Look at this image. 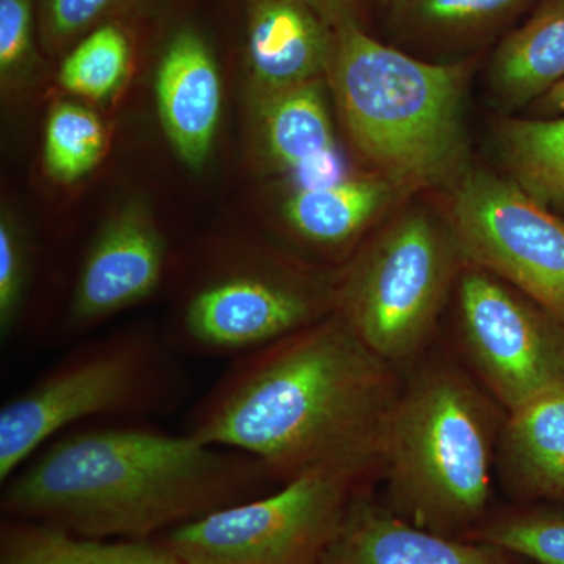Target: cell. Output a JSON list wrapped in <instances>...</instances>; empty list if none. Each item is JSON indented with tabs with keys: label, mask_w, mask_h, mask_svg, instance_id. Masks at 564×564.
I'll return each instance as SVG.
<instances>
[{
	"label": "cell",
	"mask_w": 564,
	"mask_h": 564,
	"mask_svg": "<svg viewBox=\"0 0 564 564\" xmlns=\"http://www.w3.org/2000/svg\"><path fill=\"white\" fill-rule=\"evenodd\" d=\"M381 474L378 466L311 470L278 491L176 527L163 544L225 564H322L352 499Z\"/></svg>",
	"instance_id": "7"
},
{
	"label": "cell",
	"mask_w": 564,
	"mask_h": 564,
	"mask_svg": "<svg viewBox=\"0 0 564 564\" xmlns=\"http://www.w3.org/2000/svg\"><path fill=\"white\" fill-rule=\"evenodd\" d=\"M466 540L499 545L536 564H564V505L514 503L489 514Z\"/></svg>",
	"instance_id": "21"
},
{
	"label": "cell",
	"mask_w": 564,
	"mask_h": 564,
	"mask_svg": "<svg viewBox=\"0 0 564 564\" xmlns=\"http://www.w3.org/2000/svg\"><path fill=\"white\" fill-rule=\"evenodd\" d=\"M33 0H0V76L18 84L35 63Z\"/></svg>",
	"instance_id": "26"
},
{
	"label": "cell",
	"mask_w": 564,
	"mask_h": 564,
	"mask_svg": "<svg viewBox=\"0 0 564 564\" xmlns=\"http://www.w3.org/2000/svg\"><path fill=\"white\" fill-rule=\"evenodd\" d=\"M455 355L507 413L564 391V323L467 262L455 293Z\"/></svg>",
	"instance_id": "8"
},
{
	"label": "cell",
	"mask_w": 564,
	"mask_h": 564,
	"mask_svg": "<svg viewBox=\"0 0 564 564\" xmlns=\"http://www.w3.org/2000/svg\"><path fill=\"white\" fill-rule=\"evenodd\" d=\"M313 3L332 28H336L340 22L355 20L352 0H313Z\"/></svg>",
	"instance_id": "28"
},
{
	"label": "cell",
	"mask_w": 564,
	"mask_h": 564,
	"mask_svg": "<svg viewBox=\"0 0 564 564\" xmlns=\"http://www.w3.org/2000/svg\"><path fill=\"white\" fill-rule=\"evenodd\" d=\"M165 243L143 207L115 215L96 237L82 265L70 325L87 328L148 299L161 284Z\"/></svg>",
	"instance_id": "11"
},
{
	"label": "cell",
	"mask_w": 564,
	"mask_h": 564,
	"mask_svg": "<svg viewBox=\"0 0 564 564\" xmlns=\"http://www.w3.org/2000/svg\"><path fill=\"white\" fill-rule=\"evenodd\" d=\"M261 99L263 147L273 165L292 174L299 188L343 180V161L322 79Z\"/></svg>",
	"instance_id": "15"
},
{
	"label": "cell",
	"mask_w": 564,
	"mask_h": 564,
	"mask_svg": "<svg viewBox=\"0 0 564 564\" xmlns=\"http://www.w3.org/2000/svg\"><path fill=\"white\" fill-rule=\"evenodd\" d=\"M273 480L242 452L144 429L54 443L9 478L3 513L93 540H144L231 505Z\"/></svg>",
	"instance_id": "2"
},
{
	"label": "cell",
	"mask_w": 564,
	"mask_h": 564,
	"mask_svg": "<svg viewBox=\"0 0 564 564\" xmlns=\"http://www.w3.org/2000/svg\"><path fill=\"white\" fill-rule=\"evenodd\" d=\"M336 280L291 273L226 274L198 289L182 315L199 351H256L334 314Z\"/></svg>",
	"instance_id": "10"
},
{
	"label": "cell",
	"mask_w": 564,
	"mask_h": 564,
	"mask_svg": "<svg viewBox=\"0 0 564 564\" xmlns=\"http://www.w3.org/2000/svg\"><path fill=\"white\" fill-rule=\"evenodd\" d=\"M532 0H393L397 20L430 32L462 33L510 18Z\"/></svg>",
	"instance_id": "24"
},
{
	"label": "cell",
	"mask_w": 564,
	"mask_h": 564,
	"mask_svg": "<svg viewBox=\"0 0 564 564\" xmlns=\"http://www.w3.org/2000/svg\"><path fill=\"white\" fill-rule=\"evenodd\" d=\"M404 193L381 174L296 188L284 204V218L304 242L334 250L355 242Z\"/></svg>",
	"instance_id": "17"
},
{
	"label": "cell",
	"mask_w": 564,
	"mask_h": 564,
	"mask_svg": "<svg viewBox=\"0 0 564 564\" xmlns=\"http://www.w3.org/2000/svg\"><path fill=\"white\" fill-rule=\"evenodd\" d=\"M121 0H40V35L44 47L58 52L88 35Z\"/></svg>",
	"instance_id": "25"
},
{
	"label": "cell",
	"mask_w": 564,
	"mask_h": 564,
	"mask_svg": "<svg viewBox=\"0 0 564 564\" xmlns=\"http://www.w3.org/2000/svg\"><path fill=\"white\" fill-rule=\"evenodd\" d=\"M508 413L454 352L430 350L403 378L384 433V503L415 527L467 538L489 516Z\"/></svg>",
	"instance_id": "3"
},
{
	"label": "cell",
	"mask_w": 564,
	"mask_h": 564,
	"mask_svg": "<svg viewBox=\"0 0 564 564\" xmlns=\"http://www.w3.org/2000/svg\"><path fill=\"white\" fill-rule=\"evenodd\" d=\"M496 475L514 503L564 505V391L508 413Z\"/></svg>",
	"instance_id": "16"
},
{
	"label": "cell",
	"mask_w": 564,
	"mask_h": 564,
	"mask_svg": "<svg viewBox=\"0 0 564 564\" xmlns=\"http://www.w3.org/2000/svg\"><path fill=\"white\" fill-rule=\"evenodd\" d=\"M155 96L170 143L185 165L199 170L209 159L221 117L220 70L206 41L184 29L163 51Z\"/></svg>",
	"instance_id": "13"
},
{
	"label": "cell",
	"mask_w": 564,
	"mask_h": 564,
	"mask_svg": "<svg viewBox=\"0 0 564 564\" xmlns=\"http://www.w3.org/2000/svg\"><path fill=\"white\" fill-rule=\"evenodd\" d=\"M522 560L499 545L410 524L369 488L352 499L322 564H522Z\"/></svg>",
	"instance_id": "12"
},
{
	"label": "cell",
	"mask_w": 564,
	"mask_h": 564,
	"mask_svg": "<svg viewBox=\"0 0 564 564\" xmlns=\"http://www.w3.org/2000/svg\"><path fill=\"white\" fill-rule=\"evenodd\" d=\"M328 74L345 131L377 174L410 193L466 172L467 65L417 61L348 20L333 28Z\"/></svg>",
	"instance_id": "4"
},
{
	"label": "cell",
	"mask_w": 564,
	"mask_h": 564,
	"mask_svg": "<svg viewBox=\"0 0 564 564\" xmlns=\"http://www.w3.org/2000/svg\"><path fill=\"white\" fill-rule=\"evenodd\" d=\"M29 281V256L20 229L10 217L0 221V329L9 336L20 317Z\"/></svg>",
	"instance_id": "27"
},
{
	"label": "cell",
	"mask_w": 564,
	"mask_h": 564,
	"mask_svg": "<svg viewBox=\"0 0 564 564\" xmlns=\"http://www.w3.org/2000/svg\"><path fill=\"white\" fill-rule=\"evenodd\" d=\"M177 558H180V564H225L209 558H199V556L177 555Z\"/></svg>",
	"instance_id": "30"
},
{
	"label": "cell",
	"mask_w": 564,
	"mask_h": 564,
	"mask_svg": "<svg viewBox=\"0 0 564 564\" xmlns=\"http://www.w3.org/2000/svg\"><path fill=\"white\" fill-rule=\"evenodd\" d=\"M107 133L98 115L77 102L52 107L44 131V166L55 181L70 184L101 161Z\"/></svg>",
	"instance_id": "23"
},
{
	"label": "cell",
	"mask_w": 564,
	"mask_h": 564,
	"mask_svg": "<svg viewBox=\"0 0 564 564\" xmlns=\"http://www.w3.org/2000/svg\"><path fill=\"white\" fill-rule=\"evenodd\" d=\"M329 28L313 0H251L247 55L261 96L328 74Z\"/></svg>",
	"instance_id": "14"
},
{
	"label": "cell",
	"mask_w": 564,
	"mask_h": 564,
	"mask_svg": "<svg viewBox=\"0 0 564 564\" xmlns=\"http://www.w3.org/2000/svg\"><path fill=\"white\" fill-rule=\"evenodd\" d=\"M447 218L466 262L564 323V220L510 177L470 170L451 185Z\"/></svg>",
	"instance_id": "9"
},
{
	"label": "cell",
	"mask_w": 564,
	"mask_h": 564,
	"mask_svg": "<svg viewBox=\"0 0 564 564\" xmlns=\"http://www.w3.org/2000/svg\"><path fill=\"white\" fill-rule=\"evenodd\" d=\"M497 144L508 177L538 203L564 212V118L503 121Z\"/></svg>",
	"instance_id": "20"
},
{
	"label": "cell",
	"mask_w": 564,
	"mask_h": 564,
	"mask_svg": "<svg viewBox=\"0 0 564 564\" xmlns=\"http://www.w3.org/2000/svg\"><path fill=\"white\" fill-rule=\"evenodd\" d=\"M131 43L115 24H101L74 44L58 73L70 95L104 101L120 88L131 66Z\"/></svg>",
	"instance_id": "22"
},
{
	"label": "cell",
	"mask_w": 564,
	"mask_h": 564,
	"mask_svg": "<svg viewBox=\"0 0 564 564\" xmlns=\"http://www.w3.org/2000/svg\"><path fill=\"white\" fill-rule=\"evenodd\" d=\"M466 263L447 217L406 210L336 278L334 313L404 377L432 350Z\"/></svg>",
	"instance_id": "5"
},
{
	"label": "cell",
	"mask_w": 564,
	"mask_h": 564,
	"mask_svg": "<svg viewBox=\"0 0 564 564\" xmlns=\"http://www.w3.org/2000/svg\"><path fill=\"white\" fill-rule=\"evenodd\" d=\"M403 378L334 313L247 356L188 434L252 456L281 485L322 467L383 469Z\"/></svg>",
	"instance_id": "1"
},
{
	"label": "cell",
	"mask_w": 564,
	"mask_h": 564,
	"mask_svg": "<svg viewBox=\"0 0 564 564\" xmlns=\"http://www.w3.org/2000/svg\"><path fill=\"white\" fill-rule=\"evenodd\" d=\"M180 377L154 340L117 337L69 356L0 411V480L70 423L150 413L172 402Z\"/></svg>",
	"instance_id": "6"
},
{
	"label": "cell",
	"mask_w": 564,
	"mask_h": 564,
	"mask_svg": "<svg viewBox=\"0 0 564 564\" xmlns=\"http://www.w3.org/2000/svg\"><path fill=\"white\" fill-rule=\"evenodd\" d=\"M0 564H180V558L163 543L93 540L9 519L0 538Z\"/></svg>",
	"instance_id": "19"
},
{
	"label": "cell",
	"mask_w": 564,
	"mask_h": 564,
	"mask_svg": "<svg viewBox=\"0 0 564 564\" xmlns=\"http://www.w3.org/2000/svg\"><path fill=\"white\" fill-rule=\"evenodd\" d=\"M564 79V0H544L536 13L500 44L491 87L507 109L536 102Z\"/></svg>",
	"instance_id": "18"
},
{
	"label": "cell",
	"mask_w": 564,
	"mask_h": 564,
	"mask_svg": "<svg viewBox=\"0 0 564 564\" xmlns=\"http://www.w3.org/2000/svg\"><path fill=\"white\" fill-rule=\"evenodd\" d=\"M536 106L543 115L564 113V79L538 99Z\"/></svg>",
	"instance_id": "29"
}]
</instances>
